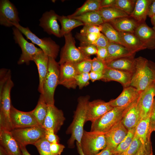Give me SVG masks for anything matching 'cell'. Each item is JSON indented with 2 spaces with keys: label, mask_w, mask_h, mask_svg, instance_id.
<instances>
[{
  "label": "cell",
  "mask_w": 155,
  "mask_h": 155,
  "mask_svg": "<svg viewBox=\"0 0 155 155\" xmlns=\"http://www.w3.org/2000/svg\"><path fill=\"white\" fill-rule=\"evenodd\" d=\"M89 99L88 96H81L78 98L73 119L66 131L67 134L71 135L67 142L68 146L70 148L74 147L75 141L80 144L86 122L87 107Z\"/></svg>",
  "instance_id": "obj_1"
},
{
  "label": "cell",
  "mask_w": 155,
  "mask_h": 155,
  "mask_svg": "<svg viewBox=\"0 0 155 155\" xmlns=\"http://www.w3.org/2000/svg\"><path fill=\"white\" fill-rule=\"evenodd\" d=\"M148 61L142 57L135 59V64L130 86L142 92L155 81L154 73L149 66Z\"/></svg>",
  "instance_id": "obj_2"
},
{
  "label": "cell",
  "mask_w": 155,
  "mask_h": 155,
  "mask_svg": "<svg viewBox=\"0 0 155 155\" xmlns=\"http://www.w3.org/2000/svg\"><path fill=\"white\" fill-rule=\"evenodd\" d=\"M60 68L55 59L49 57L48 71L43 86V93L40 96L48 106L54 105V93L59 84Z\"/></svg>",
  "instance_id": "obj_3"
},
{
  "label": "cell",
  "mask_w": 155,
  "mask_h": 155,
  "mask_svg": "<svg viewBox=\"0 0 155 155\" xmlns=\"http://www.w3.org/2000/svg\"><path fill=\"white\" fill-rule=\"evenodd\" d=\"M80 145L84 155H95L107 146L105 133L84 130Z\"/></svg>",
  "instance_id": "obj_4"
},
{
  "label": "cell",
  "mask_w": 155,
  "mask_h": 155,
  "mask_svg": "<svg viewBox=\"0 0 155 155\" xmlns=\"http://www.w3.org/2000/svg\"><path fill=\"white\" fill-rule=\"evenodd\" d=\"M14 84L10 78L0 90V131L13 129L10 118L11 90Z\"/></svg>",
  "instance_id": "obj_5"
},
{
  "label": "cell",
  "mask_w": 155,
  "mask_h": 155,
  "mask_svg": "<svg viewBox=\"0 0 155 155\" xmlns=\"http://www.w3.org/2000/svg\"><path fill=\"white\" fill-rule=\"evenodd\" d=\"M13 26L17 28L27 38L38 46L43 52L49 57L55 59L59 50V46L50 38H40L33 33L28 27H24L19 24Z\"/></svg>",
  "instance_id": "obj_6"
},
{
  "label": "cell",
  "mask_w": 155,
  "mask_h": 155,
  "mask_svg": "<svg viewBox=\"0 0 155 155\" xmlns=\"http://www.w3.org/2000/svg\"><path fill=\"white\" fill-rule=\"evenodd\" d=\"M126 107H113L102 117L92 122L90 131L104 133L107 132L121 120Z\"/></svg>",
  "instance_id": "obj_7"
},
{
  "label": "cell",
  "mask_w": 155,
  "mask_h": 155,
  "mask_svg": "<svg viewBox=\"0 0 155 155\" xmlns=\"http://www.w3.org/2000/svg\"><path fill=\"white\" fill-rule=\"evenodd\" d=\"M46 130L40 126L14 129L10 131L19 144L26 146L34 145L45 137Z\"/></svg>",
  "instance_id": "obj_8"
},
{
  "label": "cell",
  "mask_w": 155,
  "mask_h": 155,
  "mask_svg": "<svg viewBox=\"0 0 155 155\" xmlns=\"http://www.w3.org/2000/svg\"><path fill=\"white\" fill-rule=\"evenodd\" d=\"M65 44L61 51L59 65L66 62L75 63L90 58L84 55L75 46L74 38L71 32L64 36Z\"/></svg>",
  "instance_id": "obj_9"
},
{
  "label": "cell",
  "mask_w": 155,
  "mask_h": 155,
  "mask_svg": "<svg viewBox=\"0 0 155 155\" xmlns=\"http://www.w3.org/2000/svg\"><path fill=\"white\" fill-rule=\"evenodd\" d=\"M13 38L16 43L20 47L22 53L18 64L26 63L29 65L30 61H33L34 57L42 51L40 49L36 47L32 43L28 42L23 37L22 32L16 27L12 28Z\"/></svg>",
  "instance_id": "obj_10"
},
{
  "label": "cell",
  "mask_w": 155,
  "mask_h": 155,
  "mask_svg": "<svg viewBox=\"0 0 155 155\" xmlns=\"http://www.w3.org/2000/svg\"><path fill=\"white\" fill-rule=\"evenodd\" d=\"M20 22L17 9L13 4L9 0H0V25L9 27Z\"/></svg>",
  "instance_id": "obj_11"
},
{
  "label": "cell",
  "mask_w": 155,
  "mask_h": 155,
  "mask_svg": "<svg viewBox=\"0 0 155 155\" xmlns=\"http://www.w3.org/2000/svg\"><path fill=\"white\" fill-rule=\"evenodd\" d=\"M10 115L13 129L40 126L32 115L31 111H21L16 109L11 105Z\"/></svg>",
  "instance_id": "obj_12"
},
{
  "label": "cell",
  "mask_w": 155,
  "mask_h": 155,
  "mask_svg": "<svg viewBox=\"0 0 155 155\" xmlns=\"http://www.w3.org/2000/svg\"><path fill=\"white\" fill-rule=\"evenodd\" d=\"M65 119L62 110L55 105L48 106L47 113L42 127L46 130H51L57 134Z\"/></svg>",
  "instance_id": "obj_13"
},
{
  "label": "cell",
  "mask_w": 155,
  "mask_h": 155,
  "mask_svg": "<svg viewBox=\"0 0 155 155\" xmlns=\"http://www.w3.org/2000/svg\"><path fill=\"white\" fill-rule=\"evenodd\" d=\"M155 98V81L148 88L140 93L139 104L141 119L150 115Z\"/></svg>",
  "instance_id": "obj_14"
},
{
  "label": "cell",
  "mask_w": 155,
  "mask_h": 155,
  "mask_svg": "<svg viewBox=\"0 0 155 155\" xmlns=\"http://www.w3.org/2000/svg\"><path fill=\"white\" fill-rule=\"evenodd\" d=\"M60 65L59 84L68 89H75L77 86L76 77L79 73L74 63L66 62Z\"/></svg>",
  "instance_id": "obj_15"
},
{
  "label": "cell",
  "mask_w": 155,
  "mask_h": 155,
  "mask_svg": "<svg viewBox=\"0 0 155 155\" xmlns=\"http://www.w3.org/2000/svg\"><path fill=\"white\" fill-rule=\"evenodd\" d=\"M59 15L53 10L44 13L39 19V26L49 34H53L60 38L61 29L58 22Z\"/></svg>",
  "instance_id": "obj_16"
},
{
  "label": "cell",
  "mask_w": 155,
  "mask_h": 155,
  "mask_svg": "<svg viewBox=\"0 0 155 155\" xmlns=\"http://www.w3.org/2000/svg\"><path fill=\"white\" fill-rule=\"evenodd\" d=\"M139 96L126 108L121 119L123 124L128 130L135 128L141 119L139 104Z\"/></svg>",
  "instance_id": "obj_17"
},
{
  "label": "cell",
  "mask_w": 155,
  "mask_h": 155,
  "mask_svg": "<svg viewBox=\"0 0 155 155\" xmlns=\"http://www.w3.org/2000/svg\"><path fill=\"white\" fill-rule=\"evenodd\" d=\"M128 132V130L121 120L105 133L107 146L114 150L126 136Z\"/></svg>",
  "instance_id": "obj_18"
},
{
  "label": "cell",
  "mask_w": 155,
  "mask_h": 155,
  "mask_svg": "<svg viewBox=\"0 0 155 155\" xmlns=\"http://www.w3.org/2000/svg\"><path fill=\"white\" fill-rule=\"evenodd\" d=\"M113 108L108 102L100 100L89 101L87 107L86 122L94 121Z\"/></svg>",
  "instance_id": "obj_19"
},
{
  "label": "cell",
  "mask_w": 155,
  "mask_h": 155,
  "mask_svg": "<svg viewBox=\"0 0 155 155\" xmlns=\"http://www.w3.org/2000/svg\"><path fill=\"white\" fill-rule=\"evenodd\" d=\"M141 92L134 87L129 86L124 88L117 98L108 102L113 107H127L137 98Z\"/></svg>",
  "instance_id": "obj_20"
},
{
  "label": "cell",
  "mask_w": 155,
  "mask_h": 155,
  "mask_svg": "<svg viewBox=\"0 0 155 155\" xmlns=\"http://www.w3.org/2000/svg\"><path fill=\"white\" fill-rule=\"evenodd\" d=\"M134 34L146 49L150 50L155 49V31L145 22L139 24Z\"/></svg>",
  "instance_id": "obj_21"
},
{
  "label": "cell",
  "mask_w": 155,
  "mask_h": 155,
  "mask_svg": "<svg viewBox=\"0 0 155 155\" xmlns=\"http://www.w3.org/2000/svg\"><path fill=\"white\" fill-rule=\"evenodd\" d=\"M132 73L118 70L105 68L101 80L105 82L116 81L120 83L124 88L130 86Z\"/></svg>",
  "instance_id": "obj_22"
},
{
  "label": "cell",
  "mask_w": 155,
  "mask_h": 155,
  "mask_svg": "<svg viewBox=\"0 0 155 155\" xmlns=\"http://www.w3.org/2000/svg\"><path fill=\"white\" fill-rule=\"evenodd\" d=\"M0 143L8 154L22 155L19 143L13 137L10 131H0Z\"/></svg>",
  "instance_id": "obj_23"
},
{
  "label": "cell",
  "mask_w": 155,
  "mask_h": 155,
  "mask_svg": "<svg viewBox=\"0 0 155 155\" xmlns=\"http://www.w3.org/2000/svg\"><path fill=\"white\" fill-rule=\"evenodd\" d=\"M49 58V57L42 51L36 54L33 59L38 71L39 84L38 90L40 94L43 93V86L48 71Z\"/></svg>",
  "instance_id": "obj_24"
},
{
  "label": "cell",
  "mask_w": 155,
  "mask_h": 155,
  "mask_svg": "<svg viewBox=\"0 0 155 155\" xmlns=\"http://www.w3.org/2000/svg\"><path fill=\"white\" fill-rule=\"evenodd\" d=\"M134 56L125 57L105 62V68L114 69L132 73L135 64Z\"/></svg>",
  "instance_id": "obj_25"
},
{
  "label": "cell",
  "mask_w": 155,
  "mask_h": 155,
  "mask_svg": "<svg viewBox=\"0 0 155 155\" xmlns=\"http://www.w3.org/2000/svg\"><path fill=\"white\" fill-rule=\"evenodd\" d=\"M108 22L118 32L133 33L140 24L129 16L118 18Z\"/></svg>",
  "instance_id": "obj_26"
},
{
  "label": "cell",
  "mask_w": 155,
  "mask_h": 155,
  "mask_svg": "<svg viewBox=\"0 0 155 155\" xmlns=\"http://www.w3.org/2000/svg\"><path fill=\"white\" fill-rule=\"evenodd\" d=\"M124 46L133 53L146 49V47L133 33L119 32Z\"/></svg>",
  "instance_id": "obj_27"
},
{
  "label": "cell",
  "mask_w": 155,
  "mask_h": 155,
  "mask_svg": "<svg viewBox=\"0 0 155 155\" xmlns=\"http://www.w3.org/2000/svg\"><path fill=\"white\" fill-rule=\"evenodd\" d=\"M106 48L108 55L104 62L122 57L135 56V54L124 46L115 43L109 42Z\"/></svg>",
  "instance_id": "obj_28"
},
{
  "label": "cell",
  "mask_w": 155,
  "mask_h": 155,
  "mask_svg": "<svg viewBox=\"0 0 155 155\" xmlns=\"http://www.w3.org/2000/svg\"><path fill=\"white\" fill-rule=\"evenodd\" d=\"M153 0H137L131 14L129 16L140 24L145 22L150 6Z\"/></svg>",
  "instance_id": "obj_29"
},
{
  "label": "cell",
  "mask_w": 155,
  "mask_h": 155,
  "mask_svg": "<svg viewBox=\"0 0 155 155\" xmlns=\"http://www.w3.org/2000/svg\"><path fill=\"white\" fill-rule=\"evenodd\" d=\"M150 115L146 118L142 119L135 127V135L143 145L151 143L150 139L151 133L150 129Z\"/></svg>",
  "instance_id": "obj_30"
},
{
  "label": "cell",
  "mask_w": 155,
  "mask_h": 155,
  "mask_svg": "<svg viewBox=\"0 0 155 155\" xmlns=\"http://www.w3.org/2000/svg\"><path fill=\"white\" fill-rule=\"evenodd\" d=\"M98 11L104 22H108L118 18L129 16L120 9L113 6L101 8Z\"/></svg>",
  "instance_id": "obj_31"
},
{
  "label": "cell",
  "mask_w": 155,
  "mask_h": 155,
  "mask_svg": "<svg viewBox=\"0 0 155 155\" xmlns=\"http://www.w3.org/2000/svg\"><path fill=\"white\" fill-rule=\"evenodd\" d=\"M58 20L61 23V37L71 32L74 28L79 26L84 25V23L78 20L68 16L59 15Z\"/></svg>",
  "instance_id": "obj_32"
},
{
  "label": "cell",
  "mask_w": 155,
  "mask_h": 155,
  "mask_svg": "<svg viewBox=\"0 0 155 155\" xmlns=\"http://www.w3.org/2000/svg\"><path fill=\"white\" fill-rule=\"evenodd\" d=\"M72 18L83 22L85 25H99L104 22L98 11L87 12L80 16Z\"/></svg>",
  "instance_id": "obj_33"
},
{
  "label": "cell",
  "mask_w": 155,
  "mask_h": 155,
  "mask_svg": "<svg viewBox=\"0 0 155 155\" xmlns=\"http://www.w3.org/2000/svg\"><path fill=\"white\" fill-rule=\"evenodd\" d=\"M48 106L40 97L35 108L31 111L32 114L39 125L42 127L48 111Z\"/></svg>",
  "instance_id": "obj_34"
},
{
  "label": "cell",
  "mask_w": 155,
  "mask_h": 155,
  "mask_svg": "<svg viewBox=\"0 0 155 155\" xmlns=\"http://www.w3.org/2000/svg\"><path fill=\"white\" fill-rule=\"evenodd\" d=\"M101 32L111 42L120 44H123L120 37L119 32L108 22H104L102 25Z\"/></svg>",
  "instance_id": "obj_35"
},
{
  "label": "cell",
  "mask_w": 155,
  "mask_h": 155,
  "mask_svg": "<svg viewBox=\"0 0 155 155\" xmlns=\"http://www.w3.org/2000/svg\"><path fill=\"white\" fill-rule=\"evenodd\" d=\"M100 0H88L78 9L72 14L68 16L70 17H75L84 13L94 11H98L100 9Z\"/></svg>",
  "instance_id": "obj_36"
},
{
  "label": "cell",
  "mask_w": 155,
  "mask_h": 155,
  "mask_svg": "<svg viewBox=\"0 0 155 155\" xmlns=\"http://www.w3.org/2000/svg\"><path fill=\"white\" fill-rule=\"evenodd\" d=\"M135 132V128L129 130L127 135L114 151L113 154L118 155L125 150L131 143Z\"/></svg>",
  "instance_id": "obj_37"
},
{
  "label": "cell",
  "mask_w": 155,
  "mask_h": 155,
  "mask_svg": "<svg viewBox=\"0 0 155 155\" xmlns=\"http://www.w3.org/2000/svg\"><path fill=\"white\" fill-rule=\"evenodd\" d=\"M101 33V32L87 34L77 33L75 37L80 41V46L93 45Z\"/></svg>",
  "instance_id": "obj_38"
},
{
  "label": "cell",
  "mask_w": 155,
  "mask_h": 155,
  "mask_svg": "<svg viewBox=\"0 0 155 155\" xmlns=\"http://www.w3.org/2000/svg\"><path fill=\"white\" fill-rule=\"evenodd\" d=\"M136 1L115 0L113 6L120 9L130 16L133 11Z\"/></svg>",
  "instance_id": "obj_39"
},
{
  "label": "cell",
  "mask_w": 155,
  "mask_h": 155,
  "mask_svg": "<svg viewBox=\"0 0 155 155\" xmlns=\"http://www.w3.org/2000/svg\"><path fill=\"white\" fill-rule=\"evenodd\" d=\"M33 145L36 148L40 155H54L51 152L50 143L45 137L40 139Z\"/></svg>",
  "instance_id": "obj_40"
},
{
  "label": "cell",
  "mask_w": 155,
  "mask_h": 155,
  "mask_svg": "<svg viewBox=\"0 0 155 155\" xmlns=\"http://www.w3.org/2000/svg\"><path fill=\"white\" fill-rule=\"evenodd\" d=\"M92 59L91 58L83 60L74 63L75 67L79 74L89 73L92 69Z\"/></svg>",
  "instance_id": "obj_41"
},
{
  "label": "cell",
  "mask_w": 155,
  "mask_h": 155,
  "mask_svg": "<svg viewBox=\"0 0 155 155\" xmlns=\"http://www.w3.org/2000/svg\"><path fill=\"white\" fill-rule=\"evenodd\" d=\"M141 144V142L135 134L133 140L129 147L123 153L116 155H134L139 149Z\"/></svg>",
  "instance_id": "obj_42"
},
{
  "label": "cell",
  "mask_w": 155,
  "mask_h": 155,
  "mask_svg": "<svg viewBox=\"0 0 155 155\" xmlns=\"http://www.w3.org/2000/svg\"><path fill=\"white\" fill-rule=\"evenodd\" d=\"M90 80L89 73H83L78 74L76 77L77 86L80 89H82L89 84Z\"/></svg>",
  "instance_id": "obj_43"
},
{
  "label": "cell",
  "mask_w": 155,
  "mask_h": 155,
  "mask_svg": "<svg viewBox=\"0 0 155 155\" xmlns=\"http://www.w3.org/2000/svg\"><path fill=\"white\" fill-rule=\"evenodd\" d=\"M78 48L84 55L88 57H90L91 55L96 54L97 52V47L92 44L80 46Z\"/></svg>",
  "instance_id": "obj_44"
},
{
  "label": "cell",
  "mask_w": 155,
  "mask_h": 155,
  "mask_svg": "<svg viewBox=\"0 0 155 155\" xmlns=\"http://www.w3.org/2000/svg\"><path fill=\"white\" fill-rule=\"evenodd\" d=\"M102 30L101 25H85L80 30V33L83 34L99 33Z\"/></svg>",
  "instance_id": "obj_45"
},
{
  "label": "cell",
  "mask_w": 155,
  "mask_h": 155,
  "mask_svg": "<svg viewBox=\"0 0 155 155\" xmlns=\"http://www.w3.org/2000/svg\"><path fill=\"white\" fill-rule=\"evenodd\" d=\"M105 68V64L103 62L97 57L92 59L91 71L103 72Z\"/></svg>",
  "instance_id": "obj_46"
},
{
  "label": "cell",
  "mask_w": 155,
  "mask_h": 155,
  "mask_svg": "<svg viewBox=\"0 0 155 155\" xmlns=\"http://www.w3.org/2000/svg\"><path fill=\"white\" fill-rule=\"evenodd\" d=\"M152 144H141L139 149L134 155H152Z\"/></svg>",
  "instance_id": "obj_47"
},
{
  "label": "cell",
  "mask_w": 155,
  "mask_h": 155,
  "mask_svg": "<svg viewBox=\"0 0 155 155\" xmlns=\"http://www.w3.org/2000/svg\"><path fill=\"white\" fill-rule=\"evenodd\" d=\"M109 41L108 38L102 33L93 44L96 47H106Z\"/></svg>",
  "instance_id": "obj_48"
},
{
  "label": "cell",
  "mask_w": 155,
  "mask_h": 155,
  "mask_svg": "<svg viewBox=\"0 0 155 155\" xmlns=\"http://www.w3.org/2000/svg\"><path fill=\"white\" fill-rule=\"evenodd\" d=\"M45 137L50 143H59V137L51 130H46Z\"/></svg>",
  "instance_id": "obj_49"
},
{
  "label": "cell",
  "mask_w": 155,
  "mask_h": 155,
  "mask_svg": "<svg viewBox=\"0 0 155 155\" xmlns=\"http://www.w3.org/2000/svg\"><path fill=\"white\" fill-rule=\"evenodd\" d=\"M50 148L52 153L54 155H61L65 146L59 143H50Z\"/></svg>",
  "instance_id": "obj_50"
},
{
  "label": "cell",
  "mask_w": 155,
  "mask_h": 155,
  "mask_svg": "<svg viewBox=\"0 0 155 155\" xmlns=\"http://www.w3.org/2000/svg\"><path fill=\"white\" fill-rule=\"evenodd\" d=\"M97 58L100 60L104 62L108 55V51L106 47H97Z\"/></svg>",
  "instance_id": "obj_51"
},
{
  "label": "cell",
  "mask_w": 155,
  "mask_h": 155,
  "mask_svg": "<svg viewBox=\"0 0 155 155\" xmlns=\"http://www.w3.org/2000/svg\"><path fill=\"white\" fill-rule=\"evenodd\" d=\"M150 129L151 133L155 131V98L150 115Z\"/></svg>",
  "instance_id": "obj_52"
},
{
  "label": "cell",
  "mask_w": 155,
  "mask_h": 155,
  "mask_svg": "<svg viewBox=\"0 0 155 155\" xmlns=\"http://www.w3.org/2000/svg\"><path fill=\"white\" fill-rule=\"evenodd\" d=\"M90 80L92 82L101 80L103 77V72L91 71L89 73Z\"/></svg>",
  "instance_id": "obj_53"
},
{
  "label": "cell",
  "mask_w": 155,
  "mask_h": 155,
  "mask_svg": "<svg viewBox=\"0 0 155 155\" xmlns=\"http://www.w3.org/2000/svg\"><path fill=\"white\" fill-rule=\"evenodd\" d=\"M114 151L113 149L107 146L104 149L95 155H112Z\"/></svg>",
  "instance_id": "obj_54"
},
{
  "label": "cell",
  "mask_w": 155,
  "mask_h": 155,
  "mask_svg": "<svg viewBox=\"0 0 155 155\" xmlns=\"http://www.w3.org/2000/svg\"><path fill=\"white\" fill-rule=\"evenodd\" d=\"M115 0H101L100 3V9L102 8L112 6Z\"/></svg>",
  "instance_id": "obj_55"
},
{
  "label": "cell",
  "mask_w": 155,
  "mask_h": 155,
  "mask_svg": "<svg viewBox=\"0 0 155 155\" xmlns=\"http://www.w3.org/2000/svg\"><path fill=\"white\" fill-rule=\"evenodd\" d=\"M155 15V0H153L149 9L148 16L151 18Z\"/></svg>",
  "instance_id": "obj_56"
},
{
  "label": "cell",
  "mask_w": 155,
  "mask_h": 155,
  "mask_svg": "<svg viewBox=\"0 0 155 155\" xmlns=\"http://www.w3.org/2000/svg\"><path fill=\"white\" fill-rule=\"evenodd\" d=\"M19 144L22 151V155H31L27 150L25 146Z\"/></svg>",
  "instance_id": "obj_57"
},
{
  "label": "cell",
  "mask_w": 155,
  "mask_h": 155,
  "mask_svg": "<svg viewBox=\"0 0 155 155\" xmlns=\"http://www.w3.org/2000/svg\"><path fill=\"white\" fill-rule=\"evenodd\" d=\"M148 64L153 71L155 76V62L152 61H148Z\"/></svg>",
  "instance_id": "obj_58"
},
{
  "label": "cell",
  "mask_w": 155,
  "mask_h": 155,
  "mask_svg": "<svg viewBox=\"0 0 155 155\" xmlns=\"http://www.w3.org/2000/svg\"><path fill=\"white\" fill-rule=\"evenodd\" d=\"M76 145L77 149L79 154L80 155H84L82 151L80 144L78 142H76Z\"/></svg>",
  "instance_id": "obj_59"
},
{
  "label": "cell",
  "mask_w": 155,
  "mask_h": 155,
  "mask_svg": "<svg viewBox=\"0 0 155 155\" xmlns=\"http://www.w3.org/2000/svg\"><path fill=\"white\" fill-rule=\"evenodd\" d=\"M0 155H8L7 153L1 146H0Z\"/></svg>",
  "instance_id": "obj_60"
},
{
  "label": "cell",
  "mask_w": 155,
  "mask_h": 155,
  "mask_svg": "<svg viewBox=\"0 0 155 155\" xmlns=\"http://www.w3.org/2000/svg\"><path fill=\"white\" fill-rule=\"evenodd\" d=\"M151 22L153 26H155V15L151 18Z\"/></svg>",
  "instance_id": "obj_61"
},
{
  "label": "cell",
  "mask_w": 155,
  "mask_h": 155,
  "mask_svg": "<svg viewBox=\"0 0 155 155\" xmlns=\"http://www.w3.org/2000/svg\"><path fill=\"white\" fill-rule=\"evenodd\" d=\"M152 28L155 31V26H153Z\"/></svg>",
  "instance_id": "obj_62"
},
{
  "label": "cell",
  "mask_w": 155,
  "mask_h": 155,
  "mask_svg": "<svg viewBox=\"0 0 155 155\" xmlns=\"http://www.w3.org/2000/svg\"><path fill=\"white\" fill-rule=\"evenodd\" d=\"M8 154V155H11V154Z\"/></svg>",
  "instance_id": "obj_63"
},
{
  "label": "cell",
  "mask_w": 155,
  "mask_h": 155,
  "mask_svg": "<svg viewBox=\"0 0 155 155\" xmlns=\"http://www.w3.org/2000/svg\"><path fill=\"white\" fill-rule=\"evenodd\" d=\"M112 155H116V154H112Z\"/></svg>",
  "instance_id": "obj_64"
}]
</instances>
